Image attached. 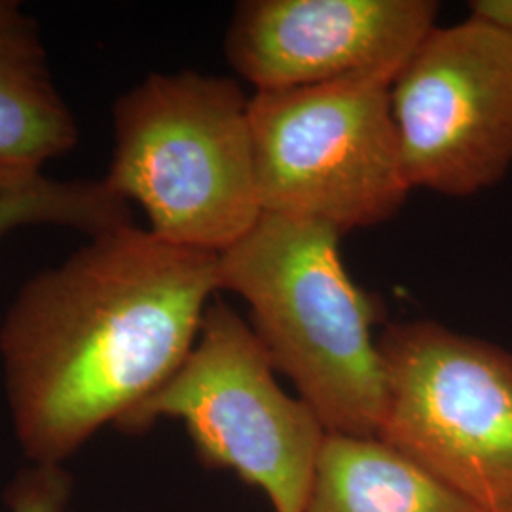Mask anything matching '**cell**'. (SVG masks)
<instances>
[{"label":"cell","mask_w":512,"mask_h":512,"mask_svg":"<svg viewBox=\"0 0 512 512\" xmlns=\"http://www.w3.org/2000/svg\"><path fill=\"white\" fill-rule=\"evenodd\" d=\"M220 291L219 255L133 222L31 277L0 325L12 423L33 465H61L179 370Z\"/></svg>","instance_id":"1"},{"label":"cell","mask_w":512,"mask_h":512,"mask_svg":"<svg viewBox=\"0 0 512 512\" xmlns=\"http://www.w3.org/2000/svg\"><path fill=\"white\" fill-rule=\"evenodd\" d=\"M340 238L317 222L262 213L220 253V291L247 302L275 370L327 433L378 437L387 384L374 325L384 310L349 277Z\"/></svg>","instance_id":"2"},{"label":"cell","mask_w":512,"mask_h":512,"mask_svg":"<svg viewBox=\"0 0 512 512\" xmlns=\"http://www.w3.org/2000/svg\"><path fill=\"white\" fill-rule=\"evenodd\" d=\"M249 103L230 78L148 74L114 103L103 181L141 205L154 236L224 253L262 217Z\"/></svg>","instance_id":"3"},{"label":"cell","mask_w":512,"mask_h":512,"mask_svg":"<svg viewBox=\"0 0 512 512\" xmlns=\"http://www.w3.org/2000/svg\"><path fill=\"white\" fill-rule=\"evenodd\" d=\"M274 370L253 327L215 300L183 365L116 429L141 435L162 418L181 420L205 467L234 471L275 512H306L327 431Z\"/></svg>","instance_id":"4"},{"label":"cell","mask_w":512,"mask_h":512,"mask_svg":"<svg viewBox=\"0 0 512 512\" xmlns=\"http://www.w3.org/2000/svg\"><path fill=\"white\" fill-rule=\"evenodd\" d=\"M391 84L348 78L255 92L249 112L262 213L317 222L340 236L391 219L412 190Z\"/></svg>","instance_id":"5"},{"label":"cell","mask_w":512,"mask_h":512,"mask_svg":"<svg viewBox=\"0 0 512 512\" xmlns=\"http://www.w3.org/2000/svg\"><path fill=\"white\" fill-rule=\"evenodd\" d=\"M387 403L378 439L484 512H512V353L433 321L378 340Z\"/></svg>","instance_id":"6"},{"label":"cell","mask_w":512,"mask_h":512,"mask_svg":"<svg viewBox=\"0 0 512 512\" xmlns=\"http://www.w3.org/2000/svg\"><path fill=\"white\" fill-rule=\"evenodd\" d=\"M410 188L473 196L512 167V35L435 25L391 84Z\"/></svg>","instance_id":"7"},{"label":"cell","mask_w":512,"mask_h":512,"mask_svg":"<svg viewBox=\"0 0 512 512\" xmlns=\"http://www.w3.org/2000/svg\"><path fill=\"white\" fill-rule=\"evenodd\" d=\"M437 14L433 0L239 2L226 57L256 92L348 78L395 82Z\"/></svg>","instance_id":"8"},{"label":"cell","mask_w":512,"mask_h":512,"mask_svg":"<svg viewBox=\"0 0 512 512\" xmlns=\"http://www.w3.org/2000/svg\"><path fill=\"white\" fill-rule=\"evenodd\" d=\"M78 143L73 110L55 86L37 21L0 0V194L21 192Z\"/></svg>","instance_id":"9"},{"label":"cell","mask_w":512,"mask_h":512,"mask_svg":"<svg viewBox=\"0 0 512 512\" xmlns=\"http://www.w3.org/2000/svg\"><path fill=\"white\" fill-rule=\"evenodd\" d=\"M306 512H484L378 437L330 435Z\"/></svg>","instance_id":"10"},{"label":"cell","mask_w":512,"mask_h":512,"mask_svg":"<svg viewBox=\"0 0 512 512\" xmlns=\"http://www.w3.org/2000/svg\"><path fill=\"white\" fill-rule=\"evenodd\" d=\"M129 203L101 181L38 183L12 194H0V239L23 226H61L99 236L131 224Z\"/></svg>","instance_id":"11"},{"label":"cell","mask_w":512,"mask_h":512,"mask_svg":"<svg viewBox=\"0 0 512 512\" xmlns=\"http://www.w3.org/2000/svg\"><path fill=\"white\" fill-rule=\"evenodd\" d=\"M73 478L61 465H33L19 473L4 492L12 512H65Z\"/></svg>","instance_id":"12"},{"label":"cell","mask_w":512,"mask_h":512,"mask_svg":"<svg viewBox=\"0 0 512 512\" xmlns=\"http://www.w3.org/2000/svg\"><path fill=\"white\" fill-rule=\"evenodd\" d=\"M469 10L476 21L512 35V0H475Z\"/></svg>","instance_id":"13"}]
</instances>
